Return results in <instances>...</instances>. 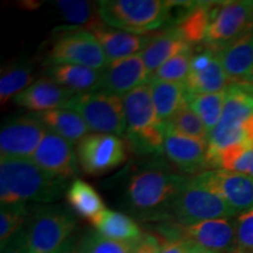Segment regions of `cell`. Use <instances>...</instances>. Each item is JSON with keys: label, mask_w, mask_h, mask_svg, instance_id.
<instances>
[{"label": "cell", "mask_w": 253, "mask_h": 253, "mask_svg": "<svg viewBox=\"0 0 253 253\" xmlns=\"http://www.w3.org/2000/svg\"><path fill=\"white\" fill-rule=\"evenodd\" d=\"M162 245L157 236L153 233H144L137 242L132 253H161Z\"/></svg>", "instance_id": "obj_38"}, {"label": "cell", "mask_w": 253, "mask_h": 253, "mask_svg": "<svg viewBox=\"0 0 253 253\" xmlns=\"http://www.w3.org/2000/svg\"><path fill=\"white\" fill-rule=\"evenodd\" d=\"M91 33L102 47L108 62L136 55V53L143 50L149 41V34L140 36V34L129 33V32L116 30L106 24L100 25L99 27L91 31Z\"/></svg>", "instance_id": "obj_19"}, {"label": "cell", "mask_w": 253, "mask_h": 253, "mask_svg": "<svg viewBox=\"0 0 253 253\" xmlns=\"http://www.w3.org/2000/svg\"><path fill=\"white\" fill-rule=\"evenodd\" d=\"M66 21L79 28L91 32L100 25L104 24L99 13L97 2L84 1V0H60L55 2Z\"/></svg>", "instance_id": "obj_29"}, {"label": "cell", "mask_w": 253, "mask_h": 253, "mask_svg": "<svg viewBox=\"0 0 253 253\" xmlns=\"http://www.w3.org/2000/svg\"><path fill=\"white\" fill-rule=\"evenodd\" d=\"M150 88L157 118L162 123L189 104L184 82H151Z\"/></svg>", "instance_id": "obj_25"}, {"label": "cell", "mask_w": 253, "mask_h": 253, "mask_svg": "<svg viewBox=\"0 0 253 253\" xmlns=\"http://www.w3.org/2000/svg\"><path fill=\"white\" fill-rule=\"evenodd\" d=\"M192 49L179 53L161 66L154 74L150 75L151 82H184L190 73Z\"/></svg>", "instance_id": "obj_34"}, {"label": "cell", "mask_w": 253, "mask_h": 253, "mask_svg": "<svg viewBox=\"0 0 253 253\" xmlns=\"http://www.w3.org/2000/svg\"><path fill=\"white\" fill-rule=\"evenodd\" d=\"M99 13L110 27L144 36L171 18L175 2L163 0H101Z\"/></svg>", "instance_id": "obj_4"}, {"label": "cell", "mask_w": 253, "mask_h": 253, "mask_svg": "<svg viewBox=\"0 0 253 253\" xmlns=\"http://www.w3.org/2000/svg\"><path fill=\"white\" fill-rule=\"evenodd\" d=\"M184 84L188 96H191V95L224 91L230 86L231 82L216 54L208 68L201 72H190Z\"/></svg>", "instance_id": "obj_28"}, {"label": "cell", "mask_w": 253, "mask_h": 253, "mask_svg": "<svg viewBox=\"0 0 253 253\" xmlns=\"http://www.w3.org/2000/svg\"><path fill=\"white\" fill-rule=\"evenodd\" d=\"M253 30V1L214 2L204 48L220 52Z\"/></svg>", "instance_id": "obj_10"}, {"label": "cell", "mask_w": 253, "mask_h": 253, "mask_svg": "<svg viewBox=\"0 0 253 253\" xmlns=\"http://www.w3.org/2000/svg\"><path fill=\"white\" fill-rule=\"evenodd\" d=\"M91 224L100 235L118 242H138L144 235L131 217L110 209H106Z\"/></svg>", "instance_id": "obj_26"}, {"label": "cell", "mask_w": 253, "mask_h": 253, "mask_svg": "<svg viewBox=\"0 0 253 253\" xmlns=\"http://www.w3.org/2000/svg\"><path fill=\"white\" fill-rule=\"evenodd\" d=\"M33 72L27 65H17L6 69L0 79V102L5 106L9 100L33 84Z\"/></svg>", "instance_id": "obj_32"}, {"label": "cell", "mask_w": 253, "mask_h": 253, "mask_svg": "<svg viewBox=\"0 0 253 253\" xmlns=\"http://www.w3.org/2000/svg\"><path fill=\"white\" fill-rule=\"evenodd\" d=\"M31 160L48 175L65 182L77 176L80 166L72 143L52 131H47Z\"/></svg>", "instance_id": "obj_15"}, {"label": "cell", "mask_w": 253, "mask_h": 253, "mask_svg": "<svg viewBox=\"0 0 253 253\" xmlns=\"http://www.w3.org/2000/svg\"><path fill=\"white\" fill-rule=\"evenodd\" d=\"M195 178L223 198L237 216L253 209V177L217 169L198 173Z\"/></svg>", "instance_id": "obj_13"}, {"label": "cell", "mask_w": 253, "mask_h": 253, "mask_svg": "<svg viewBox=\"0 0 253 253\" xmlns=\"http://www.w3.org/2000/svg\"><path fill=\"white\" fill-rule=\"evenodd\" d=\"M150 73L140 54L108 62L101 71V79L95 90L123 97L137 87L149 84Z\"/></svg>", "instance_id": "obj_16"}, {"label": "cell", "mask_w": 253, "mask_h": 253, "mask_svg": "<svg viewBox=\"0 0 253 253\" xmlns=\"http://www.w3.org/2000/svg\"><path fill=\"white\" fill-rule=\"evenodd\" d=\"M189 179L158 168L145 169L129 178L126 203L132 212L145 220L164 221L172 202Z\"/></svg>", "instance_id": "obj_2"}, {"label": "cell", "mask_w": 253, "mask_h": 253, "mask_svg": "<svg viewBox=\"0 0 253 253\" xmlns=\"http://www.w3.org/2000/svg\"><path fill=\"white\" fill-rule=\"evenodd\" d=\"M216 54L231 84L243 82L253 71V30Z\"/></svg>", "instance_id": "obj_21"}, {"label": "cell", "mask_w": 253, "mask_h": 253, "mask_svg": "<svg viewBox=\"0 0 253 253\" xmlns=\"http://www.w3.org/2000/svg\"><path fill=\"white\" fill-rule=\"evenodd\" d=\"M78 246L79 242L77 238H75V237H71V238H69L66 243H63L59 249H56L54 251L49 253H78Z\"/></svg>", "instance_id": "obj_40"}, {"label": "cell", "mask_w": 253, "mask_h": 253, "mask_svg": "<svg viewBox=\"0 0 253 253\" xmlns=\"http://www.w3.org/2000/svg\"><path fill=\"white\" fill-rule=\"evenodd\" d=\"M1 253H28L26 245V226L1 244Z\"/></svg>", "instance_id": "obj_37"}, {"label": "cell", "mask_w": 253, "mask_h": 253, "mask_svg": "<svg viewBox=\"0 0 253 253\" xmlns=\"http://www.w3.org/2000/svg\"><path fill=\"white\" fill-rule=\"evenodd\" d=\"M188 103L194 112L202 119L210 132L216 128L223 115L225 106V90L219 93L199 94L188 96Z\"/></svg>", "instance_id": "obj_30"}, {"label": "cell", "mask_w": 253, "mask_h": 253, "mask_svg": "<svg viewBox=\"0 0 253 253\" xmlns=\"http://www.w3.org/2000/svg\"><path fill=\"white\" fill-rule=\"evenodd\" d=\"M238 84H242L243 88H244V90L248 93L250 100H251V102L253 104V84H248V82H238Z\"/></svg>", "instance_id": "obj_41"}, {"label": "cell", "mask_w": 253, "mask_h": 253, "mask_svg": "<svg viewBox=\"0 0 253 253\" xmlns=\"http://www.w3.org/2000/svg\"><path fill=\"white\" fill-rule=\"evenodd\" d=\"M243 82H248V84H253V71L250 73V74L248 75V77H246V79Z\"/></svg>", "instance_id": "obj_43"}, {"label": "cell", "mask_w": 253, "mask_h": 253, "mask_svg": "<svg viewBox=\"0 0 253 253\" xmlns=\"http://www.w3.org/2000/svg\"><path fill=\"white\" fill-rule=\"evenodd\" d=\"M77 220L65 208L52 205L38 209L26 225L28 253H49L71 238Z\"/></svg>", "instance_id": "obj_9"}, {"label": "cell", "mask_w": 253, "mask_h": 253, "mask_svg": "<svg viewBox=\"0 0 253 253\" xmlns=\"http://www.w3.org/2000/svg\"><path fill=\"white\" fill-rule=\"evenodd\" d=\"M231 253H248V252H244V251H240V250H238V249H236L235 251H232Z\"/></svg>", "instance_id": "obj_44"}, {"label": "cell", "mask_w": 253, "mask_h": 253, "mask_svg": "<svg viewBox=\"0 0 253 253\" xmlns=\"http://www.w3.org/2000/svg\"><path fill=\"white\" fill-rule=\"evenodd\" d=\"M46 75L59 86L78 94L96 89L101 71L78 65H53L46 69Z\"/></svg>", "instance_id": "obj_23"}, {"label": "cell", "mask_w": 253, "mask_h": 253, "mask_svg": "<svg viewBox=\"0 0 253 253\" xmlns=\"http://www.w3.org/2000/svg\"><path fill=\"white\" fill-rule=\"evenodd\" d=\"M28 209L25 204L1 205L0 210V244H4L12 236L25 226Z\"/></svg>", "instance_id": "obj_35"}, {"label": "cell", "mask_w": 253, "mask_h": 253, "mask_svg": "<svg viewBox=\"0 0 253 253\" xmlns=\"http://www.w3.org/2000/svg\"><path fill=\"white\" fill-rule=\"evenodd\" d=\"M65 109L75 112L84 120L91 131L100 134L126 135V114L123 100L102 90L78 93Z\"/></svg>", "instance_id": "obj_7"}, {"label": "cell", "mask_w": 253, "mask_h": 253, "mask_svg": "<svg viewBox=\"0 0 253 253\" xmlns=\"http://www.w3.org/2000/svg\"><path fill=\"white\" fill-rule=\"evenodd\" d=\"M253 115V104L240 84L225 89V106L216 128L208 136V168H216L218 155L231 145L245 141L244 125Z\"/></svg>", "instance_id": "obj_5"}, {"label": "cell", "mask_w": 253, "mask_h": 253, "mask_svg": "<svg viewBox=\"0 0 253 253\" xmlns=\"http://www.w3.org/2000/svg\"><path fill=\"white\" fill-rule=\"evenodd\" d=\"M68 204L79 216L93 221L106 210L99 192L84 179L77 178L66 191Z\"/></svg>", "instance_id": "obj_27"}, {"label": "cell", "mask_w": 253, "mask_h": 253, "mask_svg": "<svg viewBox=\"0 0 253 253\" xmlns=\"http://www.w3.org/2000/svg\"><path fill=\"white\" fill-rule=\"evenodd\" d=\"M236 216L237 213L223 198L192 177L172 202L167 220L186 226L199 221Z\"/></svg>", "instance_id": "obj_6"}, {"label": "cell", "mask_w": 253, "mask_h": 253, "mask_svg": "<svg viewBox=\"0 0 253 253\" xmlns=\"http://www.w3.org/2000/svg\"><path fill=\"white\" fill-rule=\"evenodd\" d=\"M214 2H192L178 17L173 28L188 45L192 47L204 42Z\"/></svg>", "instance_id": "obj_22"}, {"label": "cell", "mask_w": 253, "mask_h": 253, "mask_svg": "<svg viewBox=\"0 0 253 253\" xmlns=\"http://www.w3.org/2000/svg\"><path fill=\"white\" fill-rule=\"evenodd\" d=\"M166 131L176 132V134L186 136V137L197 138V140L208 141L209 131L202 119L194 112L190 106H185L169 121L163 123Z\"/></svg>", "instance_id": "obj_31"}, {"label": "cell", "mask_w": 253, "mask_h": 253, "mask_svg": "<svg viewBox=\"0 0 253 253\" xmlns=\"http://www.w3.org/2000/svg\"><path fill=\"white\" fill-rule=\"evenodd\" d=\"M59 31L47 54L46 62L49 66L78 65L96 71L106 67L108 60L91 32L72 26Z\"/></svg>", "instance_id": "obj_8"}, {"label": "cell", "mask_w": 253, "mask_h": 253, "mask_svg": "<svg viewBox=\"0 0 253 253\" xmlns=\"http://www.w3.org/2000/svg\"><path fill=\"white\" fill-rule=\"evenodd\" d=\"M178 236L207 251L231 253L236 250V219L218 218L191 225H179Z\"/></svg>", "instance_id": "obj_14"}, {"label": "cell", "mask_w": 253, "mask_h": 253, "mask_svg": "<svg viewBox=\"0 0 253 253\" xmlns=\"http://www.w3.org/2000/svg\"><path fill=\"white\" fill-rule=\"evenodd\" d=\"M47 131L37 113L9 120L0 132L1 157L31 160Z\"/></svg>", "instance_id": "obj_12"}, {"label": "cell", "mask_w": 253, "mask_h": 253, "mask_svg": "<svg viewBox=\"0 0 253 253\" xmlns=\"http://www.w3.org/2000/svg\"><path fill=\"white\" fill-rule=\"evenodd\" d=\"M37 115L46 126L48 131L54 132L69 143H79L90 130L84 120L79 114L69 109H53L48 112L37 113Z\"/></svg>", "instance_id": "obj_24"}, {"label": "cell", "mask_w": 253, "mask_h": 253, "mask_svg": "<svg viewBox=\"0 0 253 253\" xmlns=\"http://www.w3.org/2000/svg\"><path fill=\"white\" fill-rule=\"evenodd\" d=\"M163 150L170 162L182 171L202 173L208 169V141L164 130Z\"/></svg>", "instance_id": "obj_17"}, {"label": "cell", "mask_w": 253, "mask_h": 253, "mask_svg": "<svg viewBox=\"0 0 253 253\" xmlns=\"http://www.w3.org/2000/svg\"><path fill=\"white\" fill-rule=\"evenodd\" d=\"M81 169L87 175L99 176L121 166L126 158V144L119 136L93 132L77 145Z\"/></svg>", "instance_id": "obj_11"}, {"label": "cell", "mask_w": 253, "mask_h": 253, "mask_svg": "<svg viewBox=\"0 0 253 253\" xmlns=\"http://www.w3.org/2000/svg\"><path fill=\"white\" fill-rule=\"evenodd\" d=\"M189 49H192V47L182 39L175 28L171 27L154 36L149 34V41L140 55L151 75L168 60Z\"/></svg>", "instance_id": "obj_20"}, {"label": "cell", "mask_w": 253, "mask_h": 253, "mask_svg": "<svg viewBox=\"0 0 253 253\" xmlns=\"http://www.w3.org/2000/svg\"><path fill=\"white\" fill-rule=\"evenodd\" d=\"M67 182L52 177L32 160L1 157L0 161V202L1 205L49 203L55 201Z\"/></svg>", "instance_id": "obj_1"}, {"label": "cell", "mask_w": 253, "mask_h": 253, "mask_svg": "<svg viewBox=\"0 0 253 253\" xmlns=\"http://www.w3.org/2000/svg\"><path fill=\"white\" fill-rule=\"evenodd\" d=\"M236 249L253 253V209L236 218Z\"/></svg>", "instance_id": "obj_36"}, {"label": "cell", "mask_w": 253, "mask_h": 253, "mask_svg": "<svg viewBox=\"0 0 253 253\" xmlns=\"http://www.w3.org/2000/svg\"><path fill=\"white\" fill-rule=\"evenodd\" d=\"M137 242H118L90 231L79 242L78 253H132Z\"/></svg>", "instance_id": "obj_33"}, {"label": "cell", "mask_w": 253, "mask_h": 253, "mask_svg": "<svg viewBox=\"0 0 253 253\" xmlns=\"http://www.w3.org/2000/svg\"><path fill=\"white\" fill-rule=\"evenodd\" d=\"M189 253H213V252L207 251V250H204V249H202V248H198V246L191 245V249H190V252Z\"/></svg>", "instance_id": "obj_42"}, {"label": "cell", "mask_w": 253, "mask_h": 253, "mask_svg": "<svg viewBox=\"0 0 253 253\" xmlns=\"http://www.w3.org/2000/svg\"><path fill=\"white\" fill-rule=\"evenodd\" d=\"M74 95V91L59 86L48 78H43L19 93L13 101L24 108L42 113L60 109L61 107L65 108Z\"/></svg>", "instance_id": "obj_18"}, {"label": "cell", "mask_w": 253, "mask_h": 253, "mask_svg": "<svg viewBox=\"0 0 253 253\" xmlns=\"http://www.w3.org/2000/svg\"><path fill=\"white\" fill-rule=\"evenodd\" d=\"M126 114V137L138 154H160L164 147L163 123L157 118L150 84L122 97Z\"/></svg>", "instance_id": "obj_3"}, {"label": "cell", "mask_w": 253, "mask_h": 253, "mask_svg": "<svg viewBox=\"0 0 253 253\" xmlns=\"http://www.w3.org/2000/svg\"><path fill=\"white\" fill-rule=\"evenodd\" d=\"M191 243L183 238L168 239L163 243L161 253H189Z\"/></svg>", "instance_id": "obj_39"}]
</instances>
